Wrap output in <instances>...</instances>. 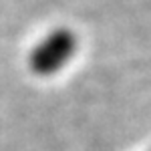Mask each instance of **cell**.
<instances>
[{
	"instance_id": "6da1fadb",
	"label": "cell",
	"mask_w": 151,
	"mask_h": 151,
	"mask_svg": "<svg viewBox=\"0 0 151 151\" xmlns=\"http://www.w3.org/2000/svg\"><path fill=\"white\" fill-rule=\"evenodd\" d=\"M75 50H77L75 35L67 28H57L30 52V58H28L30 69L40 77H48L63 69L65 63L73 58Z\"/></svg>"
}]
</instances>
